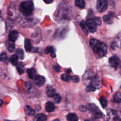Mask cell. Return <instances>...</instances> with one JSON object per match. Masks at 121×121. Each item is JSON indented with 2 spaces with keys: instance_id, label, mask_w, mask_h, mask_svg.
Wrapping results in <instances>:
<instances>
[{
  "instance_id": "cell-38",
  "label": "cell",
  "mask_w": 121,
  "mask_h": 121,
  "mask_svg": "<svg viewBox=\"0 0 121 121\" xmlns=\"http://www.w3.org/2000/svg\"><path fill=\"white\" fill-rule=\"evenodd\" d=\"M53 121H60L59 120V119H54V120H53Z\"/></svg>"
},
{
  "instance_id": "cell-36",
  "label": "cell",
  "mask_w": 121,
  "mask_h": 121,
  "mask_svg": "<svg viewBox=\"0 0 121 121\" xmlns=\"http://www.w3.org/2000/svg\"><path fill=\"white\" fill-rule=\"evenodd\" d=\"M113 121H121V119L118 118V117H116V118L113 119Z\"/></svg>"
},
{
  "instance_id": "cell-1",
  "label": "cell",
  "mask_w": 121,
  "mask_h": 121,
  "mask_svg": "<svg viewBox=\"0 0 121 121\" xmlns=\"http://www.w3.org/2000/svg\"><path fill=\"white\" fill-rule=\"evenodd\" d=\"M34 10V5L32 1H27L22 2L20 6V11L26 16L31 15Z\"/></svg>"
},
{
  "instance_id": "cell-7",
  "label": "cell",
  "mask_w": 121,
  "mask_h": 121,
  "mask_svg": "<svg viewBox=\"0 0 121 121\" xmlns=\"http://www.w3.org/2000/svg\"><path fill=\"white\" fill-rule=\"evenodd\" d=\"M45 82H46L45 78L42 76H37V77L34 79L35 84L38 86H43Z\"/></svg>"
},
{
  "instance_id": "cell-28",
  "label": "cell",
  "mask_w": 121,
  "mask_h": 121,
  "mask_svg": "<svg viewBox=\"0 0 121 121\" xmlns=\"http://www.w3.org/2000/svg\"><path fill=\"white\" fill-rule=\"evenodd\" d=\"M8 57H7V54L5 53H3L1 55V60L2 61H7Z\"/></svg>"
},
{
  "instance_id": "cell-24",
  "label": "cell",
  "mask_w": 121,
  "mask_h": 121,
  "mask_svg": "<svg viewBox=\"0 0 121 121\" xmlns=\"http://www.w3.org/2000/svg\"><path fill=\"white\" fill-rule=\"evenodd\" d=\"M86 91L88 92H94V91H95V90H96V87H95V86H93V85H90L86 87Z\"/></svg>"
},
{
  "instance_id": "cell-6",
  "label": "cell",
  "mask_w": 121,
  "mask_h": 121,
  "mask_svg": "<svg viewBox=\"0 0 121 121\" xmlns=\"http://www.w3.org/2000/svg\"><path fill=\"white\" fill-rule=\"evenodd\" d=\"M119 59L117 56H113L111 57V58L109 60V64L111 65V66L112 67H115V68H117L119 65Z\"/></svg>"
},
{
  "instance_id": "cell-31",
  "label": "cell",
  "mask_w": 121,
  "mask_h": 121,
  "mask_svg": "<svg viewBox=\"0 0 121 121\" xmlns=\"http://www.w3.org/2000/svg\"><path fill=\"white\" fill-rule=\"evenodd\" d=\"M98 41H97V40H95V39H92V40H91V41H90V46H91V47L92 48V47H93V46L97 43Z\"/></svg>"
},
{
  "instance_id": "cell-15",
  "label": "cell",
  "mask_w": 121,
  "mask_h": 121,
  "mask_svg": "<svg viewBox=\"0 0 121 121\" xmlns=\"http://www.w3.org/2000/svg\"><path fill=\"white\" fill-rule=\"evenodd\" d=\"M75 5L76 7L80 8H84L86 5L85 0H76Z\"/></svg>"
},
{
  "instance_id": "cell-29",
  "label": "cell",
  "mask_w": 121,
  "mask_h": 121,
  "mask_svg": "<svg viewBox=\"0 0 121 121\" xmlns=\"http://www.w3.org/2000/svg\"><path fill=\"white\" fill-rule=\"evenodd\" d=\"M17 69L18 72L20 74H21L23 73L24 69H23V67H22V65H18V66H17Z\"/></svg>"
},
{
  "instance_id": "cell-18",
  "label": "cell",
  "mask_w": 121,
  "mask_h": 121,
  "mask_svg": "<svg viewBox=\"0 0 121 121\" xmlns=\"http://www.w3.org/2000/svg\"><path fill=\"white\" fill-rule=\"evenodd\" d=\"M25 49L27 52H30L32 48V46H31V41L30 40H28V39H27L25 41Z\"/></svg>"
},
{
  "instance_id": "cell-2",
  "label": "cell",
  "mask_w": 121,
  "mask_h": 121,
  "mask_svg": "<svg viewBox=\"0 0 121 121\" xmlns=\"http://www.w3.org/2000/svg\"><path fill=\"white\" fill-rule=\"evenodd\" d=\"M93 52L98 54L100 57H102L107 52V46L105 43L98 41L97 43L92 47Z\"/></svg>"
},
{
  "instance_id": "cell-8",
  "label": "cell",
  "mask_w": 121,
  "mask_h": 121,
  "mask_svg": "<svg viewBox=\"0 0 121 121\" xmlns=\"http://www.w3.org/2000/svg\"><path fill=\"white\" fill-rule=\"evenodd\" d=\"M18 33L17 31H13L11 32L8 35V39L9 40L13 42H15L18 39Z\"/></svg>"
},
{
  "instance_id": "cell-33",
  "label": "cell",
  "mask_w": 121,
  "mask_h": 121,
  "mask_svg": "<svg viewBox=\"0 0 121 121\" xmlns=\"http://www.w3.org/2000/svg\"><path fill=\"white\" fill-rule=\"evenodd\" d=\"M79 109H80V111H83V112H85L87 110V108L85 106H80V108H79Z\"/></svg>"
},
{
  "instance_id": "cell-40",
  "label": "cell",
  "mask_w": 121,
  "mask_h": 121,
  "mask_svg": "<svg viewBox=\"0 0 121 121\" xmlns=\"http://www.w3.org/2000/svg\"></svg>"
},
{
  "instance_id": "cell-3",
  "label": "cell",
  "mask_w": 121,
  "mask_h": 121,
  "mask_svg": "<svg viewBox=\"0 0 121 121\" xmlns=\"http://www.w3.org/2000/svg\"><path fill=\"white\" fill-rule=\"evenodd\" d=\"M89 109L90 110L91 112L93 113V116L96 118H101L103 117V113H102L101 111L99 109L98 106H96L95 104H90L88 105Z\"/></svg>"
},
{
  "instance_id": "cell-23",
  "label": "cell",
  "mask_w": 121,
  "mask_h": 121,
  "mask_svg": "<svg viewBox=\"0 0 121 121\" xmlns=\"http://www.w3.org/2000/svg\"><path fill=\"white\" fill-rule=\"evenodd\" d=\"M53 98H54V102H55L56 103H57V104L60 103V101H61V96H60V95L57 94V93L56 94L54 95V96H53Z\"/></svg>"
},
{
  "instance_id": "cell-35",
  "label": "cell",
  "mask_w": 121,
  "mask_h": 121,
  "mask_svg": "<svg viewBox=\"0 0 121 121\" xmlns=\"http://www.w3.org/2000/svg\"><path fill=\"white\" fill-rule=\"evenodd\" d=\"M54 69H55V70L56 71V72H59L60 71V67H59V66H58V65H57V66H56L55 67H54Z\"/></svg>"
},
{
  "instance_id": "cell-25",
  "label": "cell",
  "mask_w": 121,
  "mask_h": 121,
  "mask_svg": "<svg viewBox=\"0 0 121 121\" xmlns=\"http://www.w3.org/2000/svg\"><path fill=\"white\" fill-rule=\"evenodd\" d=\"M61 78L63 80H64V81H65V82H68L71 79L70 76L67 74H62V75H61Z\"/></svg>"
},
{
  "instance_id": "cell-14",
  "label": "cell",
  "mask_w": 121,
  "mask_h": 121,
  "mask_svg": "<svg viewBox=\"0 0 121 121\" xmlns=\"http://www.w3.org/2000/svg\"><path fill=\"white\" fill-rule=\"evenodd\" d=\"M67 119L68 121H78L79 118L75 113H69L67 115Z\"/></svg>"
},
{
  "instance_id": "cell-22",
  "label": "cell",
  "mask_w": 121,
  "mask_h": 121,
  "mask_svg": "<svg viewBox=\"0 0 121 121\" xmlns=\"http://www.w3.org/2000/svg\"><path fill=\"white\" fill-rule=\"evenodd\" d=\"M54 52V48L52 46H48L46 47L44 50V52L46 54H48V53H51L52 52Z\"/></svg>"
},
{
  "instance_id": "cell-34",
  "label": "cell",
  "mask_w": 121,
  "mask_h": 121,
  "mask_svg": "<svg viewBox=\"0 0 121 121\" xmlns=\"http://www.w3.org/2000/svg\"><path fill=\"white\" fill-rule=\"evenodd\" d=\"M44 1L45 3L46 4H51L53 2V0H43Z\"/></svg>"
},
{
  "instance_id": "cell-11",
  "label": "cell",
  "mask_w": 121,
  "mask_h": 121,
  "mask_svg": "<svg viewBox=\"0 0 121 121\" xmlns=\"http://www.w3.org/2000/svg\"><path fill=\"white\" fill-rule=\"evenodd\" d=\"M46 93H47V95L48 97H53L54 96L55 93V91H54V89L52 87V86H47L46 87Z\"/></svg>"
},
{
  "instance_id": "cell-20",
  "label": "cell",
  "mask_w": 121,
  "mask_h": 121,
  "mask_svg": "<svg viewBox=\"0 0 121 121\" xmlns=\"http://www.w3.org/2000/svg\"><path fill=\"white\" fill-rule=\"evenodd\" d=\"M18 57L16 54H14L13 55L10 57V62L13 64V65H17L18 63Z\"/></svg>"
},
{
  "instance_id": "cell-13",
  "label": "cell",
  "mask_w": 121,
  "mask_h": 121,
  "mask_svg": "<svg viewBox=\"0 0 121 121\" xmlns=\"http://www.w3.org/2000/svg\"><path fill=\"white\" fill-rule=\"evenodd\" d=\"M25 112L27 115L33 116L35 115V112L34 110H33L30 106H26L25 108Z\"/></svg>"
},
{
  "instance_id": "cell-17",
  "label": "cell",
  "mask_w": 121,
  "mask_h": 121,
  "mask_svg": "<svg viewBox=\"0 0 121 121\" xmlns=\"http://www.w3.org/2000/svg\"><path fill=\"white\" fill-rule=\"evenodd\" d=\"M7 47L8 48V50L11 52H13L15 49V44H14V42L13 41H8L7 43Z\"/></svg>"
},
{
  "instance_id": "cell-32",
  "label": "cell",
  "mask_w": 121,
  "mask_h": 121,
  "mask_svg": "<svg viewBox=\"0 0 121 121\" xmlns=\"http://www.w3.org/2000/svg\"><path fill=\"white\" fill-rule=\"evenodd\" d=\"M71 80L73 82L77 83L79 81V78L76 76H73L71 77Z\"/></svg>"
},
{
  "instance_id": "cell-37",
  "label": "cell",
  "mask_w": 121,
  "mask_h": 121,
  "mask_svg": "<svg viewBox=\"0 0 121 121\" xmlns=\"http://www.w3.org/2000/svg\"><path fill=\"white\" fill-rule=\"evenodd\" d=\"M51 56H52V57L53 58H54L56 57V54L55 53H54V52H52V53H51Z\"/></svg>"
},
{
  "instance_id": "cell-16",
  "label": "cell",
  "mask_w": 121,
  "mask_h": 121,
  "mask_svg": "<svg viewBox=\"0 0 121 121\" xmlns=\"http://www.w3.org/2000/svg\"><path fill=\"white\" fill-rule=\"evenodd\" d=\"M104 20L106 23L111 24L113 21V17L112 16V14H109L108 15H105L104 17Z\"/></svg>"
},
{
  "instance_id": "cell-4",
  "label": "cell",
  "mask_w": 121,
  "mask_h": 121,
  "mask_svg": "<svg viewBox=\"0 0 121 121\" xmlns=\"http://www.w3.org/2000/svg\"><path fill=\"white\" fill-rule=\"evenodd\" d=\"M108 7L107 0H98L97 2V9L100 13L105 11Z\"/></svg>"
},
{
  "instance_id": "cell-27",
  "label": "cell",
  "mask_w": 121,
  "mask_h": 121,
  "mask_svg": "<svg viewBox=\"0 0 121 121\" xmlns=\"http://www.w3.org/2000/svg\"><path fill=\"white\" fill-rule=\"evenodd\" d=\"M17 54L18 57L20 58V59H23L24 57V52L22 49H18L17 51Z\"/></svg>"
},
{
  "instance_id": "cell-30",
  "label": "cell",
  "mask_w": 121,
  "mask_h": 121,
  "mask_svg": "<svg viewBox=\"0 0 121 121\" xmlns=\"http://www.w3.org/2000/svg\"><path fill=\"white\" fill-rule=\"evenodd\" d=\"M93 20L95 21V22H96V24H97V26H99V25L101 24V19H100V17H95Z\"/></svg>"
},
{
  "instance_id": "cell-9",
  "label": "cell",
  "mask_w": 121,
  "mask_h": 121,
  "mask_svg": "<svg viewBox=\"0 0 121 121\" xmlns=\"http://www.w3.org/2000/svg\"><path fill=\"white\" fill-rule=\"evenodd\" d=\"M55 105L52 102H48L46 104V109L48 112H52L55 110Z\"/></svg>"
},
{
  "instance_id": "cell-21",
  "label": "cell",
  "mask_w": 121,
  "mask_h": 121,
  "mask_svg": "<svg viewBox=\"0 0 121 121\" xmlns=\"http://www.w3.org/2000/svg\"><path fill=\"white\" fill-rule=\"evenodd\" d=\"M100 104H101L102 106L104 108H105L107 106L108 101H107V99H106V98H105V97L102 96L100 98Z\"/></svg>"
},
{
  "instance_id": "cell-12",
  "label": "cell",
  "mask_w": 121,
  "mask_h": 121,
  "mask_svg": "<svg viewBox=\"0 0 121 121\" xmlns=\"http://www.w3.org/2000/svg\"><path fill=\"white\" fill-rule=\"evenodd\" d=\"M47 120V117L43 113H40L35 116L34 121H46Z\"/></svg>"
},
{
  "instance_id": "cell-26",
  "label": "cell",
  "mask_w": 121,
  "mask_h": 121,
  "mask_svg": "<svg viewBox=\"0 0 121 121\" xmlns=\"http://www.w3.org/2000/svg\"><path fill=\"white\" fill-rule=\"evenodd\" d=\"M80 26L82 27V28L83 31H84V33H86V34H87V26H86V24H85L83 21L80 23Z\"/></svg>"
},
{
  "instance_id": "cell-39",
  "label": "cell",
  "mask_w": 121,
  "mask_h": 121,
  "mask_svg": "<svg viewBox=\"0 0 121 121\" xmlns=\"http://www.w3.org/2000/svg\"><path fill=\"white\" fill-rule=\"evenodd\" d=\"M85 121H91V120H86Z\"/></svg>"
},
{
  "instance_id": "cell-5",
  "label": "cell",
  "mask_w": 121,
  "mask_h": 121,
  "mask_svg": "<svg viewBox=\"0 0 121 121\" xmlns=\"http://www.w3.org/2000/svg\"><path fill=\"white\" fill-rule=\"evenodd\" d=\"M86 26L88 28L89 30L91 32V33H95L97 30V24L93 20H91V19H88L86 21Z\"/></svg>"
},
{
  "instance_id": "cell-10",
  "label": "cell",
  "mask_w": 121,
  "mask_h": 121,
  "mask_svg": "<svg viewBox=\"0 0 121 121\" xmlns=\"http://www.w3.org/2000/svg\"><path fill=\"white\" fill-rule=\"evenodd\" d=\"M27 74L31 79H35L37 77V72L34 69H29L27 70Z\"/></svg>"
},
{
  "instance_id": "cell-19",
  "label": "cell",
  "mask_w": 121,
  "mask_h": 121,
  "mask_svg": "<svg viewBox=\"0 0 121 121\" xmlns=\"http://www.w3.org/2000/svg\"><path fill=\"white\" fill-rule=\"evenodd\" d=\"M113 102L117 104H121V94L117 93L113 96Z\"/></svg>"
}]
</instances>
